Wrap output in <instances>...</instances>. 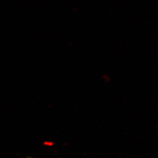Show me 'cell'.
Segmentation results:
<instances>
[{
	"mask_svg": "<svg viewBox=\"0 0 158 158\" xmlns=\"http://www.w3.org/2000/svg\"></svg>",
	"mask_w": 158,
	"mask_h": 158,
	"instance_id": "obj_1",
	"label": "cell"
}]
</instances>
